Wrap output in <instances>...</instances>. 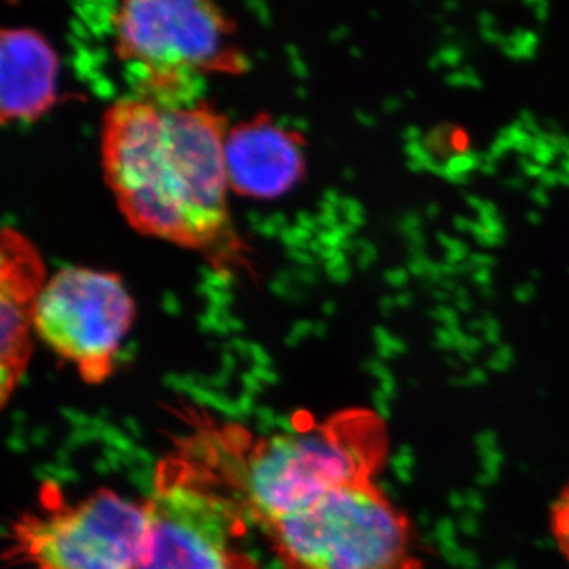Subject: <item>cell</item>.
<instances>
[{"instance_id": "6da1fadb", "label": "cell", "mask_w": 569, "mask_h": 569, "mask_svg": "<svg viewBox=\"0 0 569 569\" xmlns=\"http://www.w3.org/2000/svg\"><path fill=\"white\" fill-rule=\"evenodd\" d=\"M228 118L203 99L126 97L104 111V182L138 233L200 253L217 272L247 268L228 206Z\"/></svg>"}, {"instance_id": "7a4b0ae2", "label": "cell", "mask_w": 569, "mask_h": 569, "mask_svg": "<svg viewBox=\"0 0 569 569\" xmlns=\"http://www.w3.org/2000/svg\"><path fill=\"white\" fill-rule=\"evenodd\" d=\"M388 449L383 419L365 408L266 438L254 445L242 477L250 516L266 527L329 490L376 481Z\"/></svg>"}, {"instance_id": "3957f363", "label": "cell", "mask_w": 569, "mask_h": 569, "mask_svg": "<svg viewBox=\"0 0 569 569\" xmlns=\"http://www.w3.org/2000/svg\"><path fill=\"white\" fill-rule=\"evenodd\" d=\"M111 21L116 56L138 78L134 96L194 102L200 78L249 69L234 41V21L216 3L127 0L116 6Z\"/></svg>"}, {"instance_id": "277c9868", "label": "cell", "mask_w": 569, "mask_h": 569, "mask_svg": "<svg viewBox=\"0 0 569 569\" xmlns=\"http://www.w3.org/2000/svg\"><path fill=\"white\" fill-rule=\"evenodd\" d=\"M263 529L282 569H422L413 523L376 481L329 490Z\"/></svg>"}, {"instance_id": "5b68a950", "label": "cell", "mask_w": 569, "mask_h": 569, "mask_svg": "<svg viewBox=\"0 0 569 569\" xmlns=\"http://www.w3.org/2000/svg\"><path fill=\"white\" fill-rule=\"evenodd\" d=\"M137 569H260L244 549L246 496L224 493L212 470L170 456L157 467Z\"/></svg>"}, {"instance_id": "8992f818", "label": "cell", "mask_w": 569, "mask_h": 569, "mask_svg": "<svg viewBox=\"0 0 569 569\" xmlns=\"http://www.w3.org/2000/svg\"><path fill=\"white\" fill-rule=\"evenodd\" d=\"M146 530L144 505L100 489L18 520L7 559L32 569H137Z\"/></svg>"}, {"instance_id": "52a82bcc", "label": "cell", "mask_w": 569, "mask_h": 569, "mask_svg": "<svg viewBox=\"0 0 569 569\" xmlns=\"http://www.w3.org/2000/svg\"><path fill=\"white\" fill-rule=\"evenodd\" d=\"M134 320L121 276L81 266L59 269L37 302L33 332L89 385H102Z\"/></svg>"}, {"instance_id": "ba28073f", "label": "cell", "mask_w": 569, "mask_h": 569, "mask_svg": "<svg viewBox=\"0 0 569 569\" xmlns=\"http://www.w3.org/2000/svg\"><path fill=\"white\" fill-rule=\"evenodd\" d=\"M43 258L14 228L0 236V397L2 407L20 387L32 356L33 318L47 283Z\"/></svg>"}, {"instance_id": "9c48e42d", "label": "cell", "mask_w": 569, "mask_h": 569, "mask_svg": "<svg viewBox=\"0 0 569 569\" xmlns=\"http://www.w3.org/2000/svg\"><path fill=\"white\" fill-rule=\"evenodd\" d=\"M306 140L284 129L268 112L234 123L224 138V168L231 192L274 200L306 174Z\"/></svg>"}, {"instance_id": "30bf717a", "label": "cell", "mask_w": 569, "mask_h": 569, "mask_svg": "<svg viewBox=\"0 0 569 569\" xmlns=\"http://www.w3.org/2000/svg\"><path fill=\"white\" fill-rule=\"evenodd\" d=\"M59 59L41 33L29 28L0 32V119L32 122L58 96Z\"/></svg>"}, {"instance_id": "8fae6325", "label": "cell", "mask_w": 569, "mask_h": 569, "mask_svg": "<svg viewBox=\"0 0 569 569\" xmlns=\"http://www.w3.org/2000/svg\"><path fill=\"white\" fill-rule=\"evenodd\" d=\"M550 530L556 539L557 548L569 563V482L561 490L550 515Z\"/></svg>"}, {"instance_id": "7c38bea8", "label": "cell", "mask_w": 569, "mask_h": 569, "mask_svg": "<svg viewBox=\"0 0 569 569\" xmlns=\"http://www.w3.org/2000/svg\"><path fill=\"white\" fill-rule=\"evenodd\" d=\"M441 62H448V63H456L459 62L460 56H462V52L459 50H456V48H445L443 51H441Z\"/></svg>"}, {"instance_id": "4fadbf2b", "label": "cell", "mask_w": 569, "mask_h": 569, "mask_svg": "<svg viewBox=\"0 0 569 569\" xmlns=\"http://www.w3.org/2000/svg\"><path fill=\"white\" fill-rule=\"evenodd\" d=\"M388 276L391 277V279H389V282L395 284V287H400V284L407 282V272L402 271V269H395V271H392L391 274Z\"/></svg>"}, {"instance_id": "5bb4252c", "label": "cell", "mask_w": 569, "mask_h": 569, "mask_svg": "<svg viewBox=\"0 0 569 569\" xmlns=\"http://www.w3.org/2000/svg\"><path fill=\"white\" fill-rule=\"evenodd\" d=\"M531 197L535 198V201H537L538 204H548L549 203L548 193H546V189H542V187H538L537 190H533V193H531Z\"/></svg>"}, {"instance_id": "9a60e30c", "label": "cell", "mask_w": 569, "mask_h": 569, "mask_svg": "<svg viewBox=\"0 0 569 569\" xmlns=\"http://www.w3.org/2000/svg\"><path fill=\"white\" fill-rule=\"evenodd\" d=\"M475 280L481 284H488L490 282V272L488 268L478 269L475 272Z\"/></svg>"}, {"instance_id": "2e32d148", "label": "cell", "mask_w": 569, "mask_h": 569, "mask_svg": "<svg viewBox=\"0 0 569 569\" xmlns=\"http://www.w3.org/2000/svg\"><path fill=\"white\" fill-rule=\"evenodd\" d=\"M529 220H530V222L539 223V222H541V217H539L538 212H530Z\"/></svg>"}, {"instance_id": "e0dca14e", "label": "cell", "mask_w": 569, "mask_h": 569, "mask_svg": "<svg viewBox=\"0 0 569 569\" xmlns=\"http://www.w3.org/2000/svg\"><path fill=\"white\" fill-rule=\"evenodd\" d=\"M437 212H438V206L437 204L430 206V208H429V217H436Z\"/></svg>"}]
</instances>
